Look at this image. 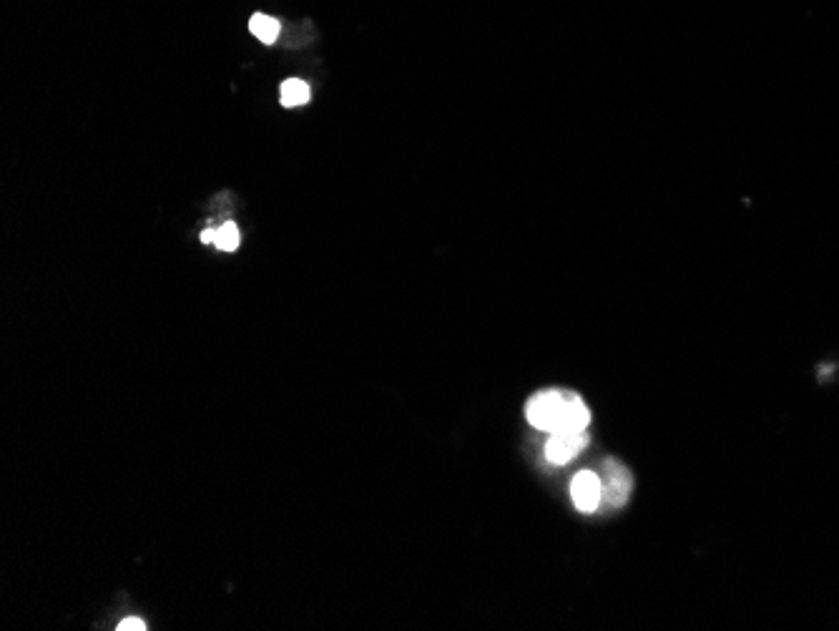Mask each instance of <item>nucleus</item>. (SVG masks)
<instances>
[{
	"instance_id": "obj_1",
	"label": "nucleus",
	"mask_w": 839,
	"mask_h": 631,
	"mask_svg": "<svg viewBox=\"0 0 839 631\" xmlns=\"http://www.w3.org/2000/svg\"><path fill=\"white\" fill-rule=\"evenodd\" d=\"M563 410H566V390H543L528 400L526 418L533 428L556 433L561 428Z\"/></svg>"
},
{
	"instance_id": "obj_2",
	"label": "nucleus",
	"mask_w": 839,
	"mask_h": 631,
	"mask_svg": "<svg viewBox=\"0 0 839 631\" xmlns=\"http://www.w3.org/2000/svg\"><path fill=\"white\" fill-rule=\"evenodd\" d=\"M571 498L581 513L598 511V506H601V501H603L601 476H596L593 471L578 473L571 483Z\"/></svg>"
},
{
	"instance_id": "obj_3",
	"label": "nucleus",
	"mask_w": 839,
	"mask_h": 631,
	"mask_svg": "<svg viewBox=\"0 0 839 631\" xmlns=\"http://www.w3.org/2000/svg\"><path fill=\"white\" fill-rule=\"evenodd\" d=\"M601 486H603V498H606L611 506H623L628 493H631L634 481H631V473H628L621 463L606 461V468H603V476H601Z\"/></svg>"
},
{
	"instance_id": "obj_4",
	"label": "nucleus",
	"mask_w": 839,
	"mask_h": 631,
	"mask_svg": "<svg viewBox=\"0 0 839 631\" xmlns=\"http://www.w3.org/2000/svg\"><path fill=\"white\" fill-rule=\"evenodd\" d=\"M588 445L586 430L583 433H551V440L546 443V458L556 466L573 461Z\"/></svg>"
},
{
	"instance_id": "obj_5",
	"label": "nucleus",
	"mask_w": 839,
	"mask_h": 631,
	"mask_svg": "<svg viewBox=\"0 0 839 631\" xmlns=\"http://www.w3.org/2000/svg\"><path fill=\"white\" fill-rule=\"evenodd\" d=\"M591 423V410L583 403V398H578L576 393L566 390V410H563L561 428L556 433H583Z\"/></svg>"
},
{
	"instance_id": "obj_6",
	"label": "nucleus",
	"mask_w": 839,
	"mask_h": 631,
	"mask_svg": "<svg viewBox=\"0 0 839 631\" xmlns=\"http://www.w3.org/2000/svg\"><path fill=\"white\" fill-rule=\"evenodd\" d=\"M282 106L287 109H294V106H304L309 101V86L299 78H287L282 83Z\"/></svg>"
},
{
	"instance_id": "obj_7",
	"label": "nucleus",
	"mask_w": 839,
	"mask_h": 631,
	"mask_svg": "<svg viewBox=\"0 0 839 631\" xmlns=\"http://www.w3.org/2000/svg\"><path fill=\"white\" fill-rule=\"evenodd\" d=\"M249 31H252L262 43H274L279 38L282 26H279L274 18L264 16V13H257V16H252V21H249Z\"/></svg>"
},
{
	"instance_id": "obj_8",
	"label": "nucleus",
	"mask_w": 839,
	"mask_h": 631,
	"mask_svg": "<svg viewBox=\"0 0 839 631\" xmlns=\"http://www.w3.org/2000/svg\"><path fill=\"white\" fill-rule=\"evenodd\" d=\"M239 242H242V234H239L237 224L229 222L217 229V239H214V244H217V249H222V252H237Z\"/></svg>"
},
{
	"instance_id": "obj_9",
	"label": "nucleus",
	"mask_w": 839,
	"mask_h": 631,
	"mask_svg": "<svg viewBox=\"0 0 839 631\" xmlns=\"http://www.w3.org/2000/svg\"><path fill=\"white\" fill-rule=\"evenodd\" d=\"M119 631H144L146 624L141 619H124L119 626H116Z\"/></svg>"
},
{
	"instance_id": "obj_10",
	"label": "nucleus",
	"mask_w": 839,
	"mask_h": 631,
	"mask_svg": "<svg viewBox=\"0 0 839 631\" xmlns=\"http://www.w3.org/2000/svg\"><path fill=\"white\" fill-rule=\"evenodd\" d=\"M214 239H217V232H214V229H206V232H201V242L212 244Z\"/></svg>"
}]
</instances>
